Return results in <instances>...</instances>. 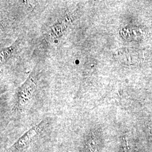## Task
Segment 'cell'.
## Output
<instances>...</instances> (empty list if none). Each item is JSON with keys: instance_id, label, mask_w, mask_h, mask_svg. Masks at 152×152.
<instances>
[{"instance_id": "3", "label": "cell", "mask_w": 152, "mask_h": 152, "mask_svg": "<svg viewBox=\"0 0 152 152\" xmlns=\"http://www.w3.org/2000/svg\"><path fill=\"white\" fill-rule=\"evenodd\" d=\"M19 39L16 40V41L13 43L10 47H8L6 49H3L1 52V61L3 63L6 60L8 59L11 55L12 54L14 51L16 50V48L19 46V42H18Z\"/></svg>"}, {"instance_id": "1", "label": "cell", "mask_w": 152, "mask_h": 152, "mask_svg": "<svg viewBox=\"0 0 152 152\" xmlns=\"http://www.w3.org/2000/svg\"><path fill=\"white\" fill-rule=\"evenodd\" d=\"M47 124V120H44L38 125L28 131L18 139L6 152H24L28 149L34 139L42 131Z\"/></svg>"}, {"instance_id": "4", "label": "cell", "mask_w": 152, "mask_h": 152, "mask_svg": "<svg viewBox=\"0 0 152 152\" xmlns=\"http://www.w3.org/2000/svg\"><path fill=\"white\" fill-rule=\"evenodd\" d=\"M123 139H124L123 146H124V152H129V146H128L127 142L126 140V139H125V138H124Z\"/></svg>"}, {"instance_id": "2", "label": "cell", "mask_w": 152, "mask_h": 152, "mask_svg": "<svg viewBox=\"0 0 152 152\" xmlns=\"http://www.w3.org/2000/svg\"><path fill=\"white\" fill-rule=\"evenodd\" d=\"M37 86L35 71H33L27 81L20 87L18 96V104L20 105H24L27 103L31 98L33 92L34 91Z\"/></svg>"}]
</instances>
